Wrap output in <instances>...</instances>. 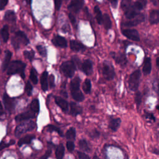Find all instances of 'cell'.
<instances>
[{
    "label": "cell",
    "instance_id": "obj_1",
    "mask_svg": "<svg viewBox=\"0 0 159 159\" xmlns=\"http://www.w3.org/2000/svg\"><path fill=\"white\" fill-rule=\"evenodd\" d=\"M80 80L78 77L73 79L70 82V91L73 98L76 101H83L84 96L80 89Z\"/></svg>",
    "mask_w": 159,
    "mask_h": 159
},
{
    "label": "cell",
    "instance_id": "obj_2",
    "mask_svg": "<svg viewBox=\"0 0 159 159\" xmlns=\"http://www.w3.org/2000/svg\"><path fill=\"white\" fill-rule=\"evenodd\" d=\"M25 64L21 61L15 60L12 61L8 66L7 74L13 75L16 73H19L22 78H25L24 70L25 68Z\"/></svg>",
    "mask_w": 159,
    "mask_h": 159
},
{
    "label": "cell",
    "instance_id": "obj_3",
    "mask_svg": "<svg viewBox=\"0 0 159 159\" xmlns=\"http://www.w3.org/2000/svg\"><path fill=\"white\" fill-rule=\"evenodd\" d=\"M12 44L15 49H18L21 45H27L29 41L25 34L22 31L16 32L14 37L12 38Z\"/></svg>",
    "mask_w": 159,
    "mask_h": 159
},
{
    "label": "cell",
    "instance_id": "obj_4",
    "mask_svg": "<svg viewBox=\"0 0 159 159\" xmlns=\"http://www.w3.org/2000/svg\"><path fill=\"white\" fill-rule=\"evenodd\" d=\"M60 69L63 75L67 78H71L73 76L75 71L76 70V66L73 61H67L63 62Z\"/></svg>",
    "mask_w": 159,
    "mask_h": 159
},
{
    "label": "cell",
    "instance_id": "obj_5",
    "mask_svg": "<svg viewBox=\"0 0 159 159\" xmlns=\"http://www.w3.org/2000/svg\"><path fill=\"white\" fill-rule=\"evenodd\" d=\"M141 72L139 70L134 71L130 76L129 79V87L130 90L135 91L137 90L139 85Z\"/></svg>",
    "mask_w": 159,
    "mask_h": 159
},
{
    "label": "cell",
    "instance_id": "obj_6",
    "mask_svg": "<svg viewBox=\"0 0 159 159\" xmlns=\"http://www.w3.org/2000/svg\"><path fill=\"white\" fill-rule=\"evenodd\" d=\"M35 128V123L33 121H28L23 122L17 126L15 130V135L16 137H19L21 134L27 132L28 131L32 130Z\"/></svg>",
    "mask_w": 159,
    "mask_h": 159
},
{
    "label": "cell",
    "instance_id": "obj_7",
    "mask_svg": "<svg viewBox=\"0 0 159 159\" xmlns=\"http://www.w3.org/2000/svg\"><path fill=\"white\" fill-rule=\"evenodd\" d=\"M102 72L103 76L107 80H112L115 75L114 67L111 63L108 61H106L103 63Z\"/></svg>",
    "mask_w": 159,
    "mask_h": 159
},
{
    "label": "cell",
    "instance_id": "obj_8",
    "mask_svg": "<svg viewBox=\"0 0 159 159\" xmlns=\"http://www.w3.org/2000/svg\"><path fill=\"white\" fill-rule=\"evenodd\" d=\"M122 34L127 39L134 41H139L140 37L139 32L135 29H124L122 31Z\"/></svg>",
    "mask_w": 159,
    "mask_h": 159
},
{
    "label": "cell",
    "instance_id": "obj_9",
    "mask_svg": "<svg viewBox=\"0 0 159 159\" xmlns=\"http://www.w3.org/2000/svg\"><path fill=\"white\" fill-rule=\"evenodd\" d=\"M84 4V1L81 0H75L70 2L68 6V9L73 12L77 13L82 8Z\"/></svg>",
    "mask_w": 159,
    "mask_h": 159
},
{
    "label": "cell",
    "instance_id": "obj_10",
    "mask_svg": "<svg viewBox=\"0 0 159 159\" xmlns=\"http://www.w3.org/2000/svg\"><path fill=\"white\" fill-rule=\"evenodd\" d=\"M3 102L6 109L8 112H12L15 107L14 101L6 93H5L3 96Z\"/></svg>",
    "mask_w": 159,
    "mask_h": 159
},
{
    "label": "cell",
    "instance_id": "obj_11",
    "mask_svg": "<svg viewBox=\"0 0 159 159\" xmlns=\"http://www.w3.org/2000/svg\"><path fill=\"white\" fill-rule=\"evenodd\" d=\"M125 16L128 19H132L135 18L139 15V11H137L134 5L130 4L125 10Z\"/></svg>",
    "mask_w": 159,
    "mask_h": 159
},
{
    "label": "cell",
    "instance_id": "obj_12",
    "mask_svg": "<svg viewBox=\"0 0 159 159\" xmlns=\"http://www.w3.org/2000/svg\"><path fill=\"white\" fill-rule=\"evenodd\" d=\"M144 20H145L144 15L143 14H140L137 16V17L135 18L134 20L126 21L125 22H123L122 24L125 27H132V26H135L138 25L140 22L144 21Z\"/></svg>",
    "mask_w": 159,
    "mask_h": 159
},
{
    "label": "cell",
    "instance_id": "obj_13",
    "mask_svg": "<svg viewBox=\"0 0 159 159\" xmlns=\"http://www.w3.org/2000/svg\"><path fill=\"white\" fill-rule=\"evenodd\" d=\"M81 70L86 75H90L93 73V63L89 59L84 60L81 65Z\"/></svg>",
    "mask_w": 159,
    "mask_h": 159
},
{
    "label": "cell",
    "instance_id": "obj_14",
    "mask_svg": "<svg viewBox=\"0 0 159 159\" xmlns=\"http://www.w3.org/2000/svg\"><path fill=\"white\" fill-rule=\"evenodd\" d=\"M35 114L33 111H27L21 114H18L16 116L15 119L17 122H20L23 120H29L31 118H34L35 117Z\"/></svg>",
    "mask_w": 159,
    "mask_h": 159
},
{
    "label": "cell",
    "instance_id": "obj_15",
    "mask_svg": "<svg viewBox=\"0 0 159 159\" xmlns=\"http://www.w3.org/2000/svg\"><path fill=\"white\" fill-rule=\"evenodd\" d=\"M111 56L113 57V58L114 59L115 61L121 65L122 66H124L126 63H127V59L125 56L121 53H112V55H111Z\"/></svg>",
    "mask_w": 159,
    "mask_h": 159
},
{
    "label": "cell",
    "instance_id": "obj_16",
    "mask_svg": "<svg viewBox=\"0 0 159 159\" xmlns=\"http://www.w3.org/2000/svg\"><path fill=\"white\" fill-rule=\"evenodd\" d=\"M52 43L57 47L65 48L67 46V42L66 40L60 35H55L52 39Z\"/></svg>",
    "mask_w": 159,
    "mask_h": 159
},
{
    "label": "cell",
    "instance_id": "obj_17",
    "mask_svg": "<svg viewBox=\"0 0 159 159\" xmlns=\"http://www.w3.org/2000/svg\"><path fill=\"white\" fill-rule=\"evenodd\" d=\"M56 104L62 109L64 112H67L68 110V102L61 97L56 96L55 98Z\"/></svg>",
    "mask_w": 159,
    "mask_h": 159
},
{
    "label": "cell",
    "instance_id": "obj_18",
    "mask_svg": "<svg viewBox=\"0 0 159 159\" xmlns=\"http://www.w3.org/2000/svg\"><path fill=\"white\" fill-rule=\"evenodd\" d=\"M70 48L75 52H81L85 50V47L83 44L75 40L70 41Z\"/></svg>",
    "mask_w": 159,
    "mask_h": 159
},
{
    "label": "cell",
    "instance_id": "obj_19",
    "mask_svg": "<svg viewBox=\"0 0 159 159\" xmlns=\"http://www.w3.org/2000/svg\"><path fill=\"white\" fill-rule=\"evenodd\" d=\"M70 106V113L72 116H77L78 114H80L83 112L82 107L76 104L75 102H71Z\"/></svg>",
    "mask_w": 159,
    "mask_h": 159
},
{
    "label": "cell",
    "instance_id": "obj_20",
    "mask_svg": "<svg viewBox=\"0 0 159 159\" xmlns=\"http://www.w3.org/2000/svg\"><path fill=\"white\" fill-rule=\"evenodd\" d=\"M149 21L151 24H155L159 22V11L157 10H152L150 12Z\"/></svg>",
    "mask_w": 159,
    "mask_h": 159
},
{
    "label": "cell",
    "instance_id": "obj_21",
    "mask_svg": "<svg viewBox=\"0 0 159 159\" xmlns=\"http://www.w3.org/2000/svg\"><path fill=\"white\" fill-rule=\"evenodd\" d=\"M121 120L119 118H114L110 120L109 124V127L114 132L116 131L120 126Z\"/></svg>",
    "mask_w": 159,
    "mask_h": 159
},
{
    "label": "cell",
    "instance_id": "obj_22",
    "mask_svg": "<svg viewBox=\"0 0 159 159\" xmlns=\"http://www.w3.org/2000/svg\"><path fill=\"white\" fill-rule=\"evenodd\" d=\"M41 87L43 91H46L48 89V73L44 71L40 78Z\"/></svg>",
    "mask_w": 159,
    "mask_h": 159
},
{
    "label": "cell",
    "instance_id": "obj_23",
    "mask_svg": "<svg viewBox=\"0 0 159 159\" xmlns=\"http://www.w3.org/2000/svg\"><path fill=\"white\" fill-rule=\"evenodd\" d=\"M152 70V63L150 58L147 57L145 59V61L143 66V73L145 75H148L150 73Z\"/></svg>",
    "mask_w": 159,
    "mask_h": 159
},
{
    "label": "cell",
    "instance_id": "obj_24",
    "mask_svg": "<svg viewBox=\"0 0 159 159\" xmlns=\"http://www.w3.org/2000/svg\"><path fill=\"white\" fill-rule=\"evenodd\" d=\"M11 56H12L11 52L9 50H6L5 52V57H4V59L2 63V69L4 71L6 70L9 66Z\"/></svg>",
    "mask_w": 159,
    "mask_h": 159
},
{
    "label": "cell",
    "instance_id": "obj_25",
    "mask_svg": "<svg viewBox=\"0 0 159 159\" xmlns=\"http://www.w3.org/2000/svg\"><path fill=\"white\" fill-rule=\"evenodd\" d=\"M35 138V135H27L25 137L19 139L18 142V145L21 146L23 144H29L31 142V141Z\"/></svg>",
    "mask_w": 159,
    "mask_h": 159
},
{
    "label": "cell",
    "instance_id": "obj_26",
    "mask_svg": "<svg viewBox=\"0 0 159 159\" xmlns=\"http://www.w3.org/2000/svg\"><path fill=\"white\" fill-rule=\"evenodd\" d=\"M65 153V147L62 143H60L55 151V156L57 159H63Z\"/></svg>",
    "mask_w": 159,
    "mask_h": 159
},
{
    "label": "cell",
    "instance_id": "obj_27",
    "mask_svg": "<svg viewBox=\"0 0 159 159\" xmlns=\"http://www.w3.org/2000/svg\"><path fill=\"white\" fill-rule=\"evenodd\" d=\"M102 22L104 25V28L106 29V30H109V29L111 28V26H112V23H111V19L109 16V15L106 13L102 15Z\"/></svg>",
    "mask_w": 159,
    "mask_h": 159
},
{
    "label": "cell",
    "instance_id": "obj_28",
    "mask_svg": "<svg viewBox=\"0 0 159 159\" xmlns=\"http://www.w3.org/2000/svg\"><path fill=\"white\" fill-rule=\"evenodd\" d=\"M16 14L12 11H7L4 15V20L9 22H14L16 21Z\"/></svg>",
    "mask_w": 159,
    "mask_h": 159
},
{
    "label": "cell",
    "instance_id": "obj_29",
    "mask_svg": "<svg viewBox=\"0 0 159 159\" xmlns=\"http://www.w3.org/2000/svg\"><path fill=\"white\" fill-rule=\"evenodd\" d=\"M94 12L95 14V17L96 19V20L99 24H102V16L101 11L99 7L98 6H96L94 8Z\"/></svg>",
    "mask_w": 159,
    "mask_h": 159
},
{
    "label": "cell",
    "instance_id": "obj_30",
    "mask_svg": "<svg viewBox=\"0 0 159 159\" xmlns=\"http://www.w3.org/2000/svg\"><path fill=\"white\" fill-rule=\"evenodd\" d=\"M30 108L32 111H33L34 113H38L39 112L40 105H39V100L37 99H34L31 102Z\"/></svg>",
    "mask_w": 159,
    "mask_h": 159
},
{
    "label": "cell",
    "instance_id": "obj_31",
    "mask_svg": "<svg viewBox=\"0 0 159 159\" xmlns=\"http://www.w3.org/2000/svg\"><path fill=\"white\" fill-rule=\"evenodd\" d=\"M2 37L3 39V41L4 42H6L7 40L9 39V27L7 25H5L1 31Z\"/></svg>",
    "mask_w": 159,
    "mask_h": 159
},
{
    "label": "cell",
    "instance_id": "obj_32",
    "mask_svg": "<svg viewBox=\"0 0 159 159\" xmlns=\"http://www.w3.org/2000/svg\"><path fill=\"white\" fill-rule=\"evenodd\" d=\"M76 137V130L73 127L70 128L66 133V137L67 139L70 140V141H71L72 140H75Z\"/></svg>",
    "mask_w": 159,
    "mask_h": 159
},
{
    "label": "cell",
    "instance_id": "obj_33",
    "mask_svg": "<svg viewBox=\"0 0 159 159\" xmlns=\"http://www.w3.org/2000/svg\"><path fill=\"white\" fill-rule=\"evenodd\" d=\"M91 89V81L89 79H86L84 82L83 84V89L85 93L88 94L90 93Z\"/></svg>",
    "mask_w": 159,
    "mask_h": 159
},
{
    "label": "cell",
    "instance_id": "obj_34",
    "mask_svg": "<svg viewBox=\"0 0 159 159\" xmlns=\"http://www.w3.org/2000/svg\"><path fill=\"white\" fill-rule=\"evenodd\" d=\"M78 145H79L80 148L81 150L84 151V152H89V147L88 142L86 140H84V139L80 140L79 141Z\"/></svg>",
    "mask_w": 159,
    "mask_h": 159
},
{
    "label": "cell",
    "instance_id": "obj_35",
    "mask_svg": "<svg viewBox=\"0 0 159 159\" xmlns=\"http://www.w3.org/2000/svg\"><path fill=\"white\" fill-rule=\"evenodd\" d=\"M30 80L32 81V82L36 84L38 82V78H37V73H36V71L34 68H32L31 70H30V76H29Z\"/></svg>",
    "mask_w": 159,
    "mask_h": 159
},
{
    "label": "cell",
    "instance_id": "obj_36",
    "mask_svg": "<svg viewBox=\"0 0 159 159\" xmlns=\"http://www.w3.org/2000/svg\"><path fill=\"white\" fill-rule=\"evenodd\" d=\"M47 130L52 132H57L58 133V134L61 136H63V133L60 130V129L58 127H57L55 125H48L47 127Z\"/></svg>",
    "mask_w": 159,
    "mask_h": 159
},
{
    "label": "cell",
    "instance_id": "obj_37",
    "mask_svg": "<svg viewBox=\"0 0 159 159\" xmlns=\"http://www.w3.org/2000/svg\"><path fill=\"white\" fill-rule=\"evenodd\" d=\"M24 56L25 58L28 59L30 61H32L34 57V52L33 50H25L24 52Z\"/></svg>",
    "mask_w": 159,
    "mask_h": 159
},
{
    "label": "cell",
    "instance_id": "obj_38",
    "mask_svg": "<svg viewBox=\"0 0 159 159\" xmlns=\"http://www.w3.org/2000/svg\"><path fill=\"white\" fill-rule=\"evenodd\" d=\"M37 49L38 52L43 57H46L47 56V50L45 48V47L41 45H39L37 46Z\"/></svg>",
    "mask_w": 159,
    "mask_h": 159
},
{
    "label": "cell",
    "instance_id": "obj_39",
    "mask_svg": "<svg viewBox=\"0 0 159 159\" xmlns=\"http://www.w3.org/2000/svg\"><path fill=\"white\" fill-rule=\"evenodd\" d=\"M135 102H136V105L137 108L139 107V106L140 105L141 102H142V94L140 92L137 91L135 94Z\"/></svg>",
    "mask_w": 159,
    "mask_h": 159
},
{
    "label": "cell",
    "instance_id": "obj_40",
    "mask_svg": "<svg viewBox=\"0 0 159 159\" xmlns=\"http://www.w3.org/2000/svg\"><path fill=\"white\" fill-rule=\"evenodd\" d=\"M25 91L26 92V93L27 94L28 96H30L32 94V84H30V81H28L25 84Z\"/></svg>",
    "mask_w": 159,
    "mask_h": 159
},
{
    "label": "cell",
    "instance_id": "obj_41",
    "mask_svg": "<svg viewBox=\"0 0 159 159\" xmlns=\"http://www.w3.org/2000/svg\"><path fill=\"white\" fill-rule=\"evenodd\" d=\"M15 143L14 140H11L10 142L9 143H6L4 141H2L1 143H0V152L3 150L4 148H6V147H8L9 145H11L12 144H14Z\"/></svg>",
    "mask_w": 159,
    "mask_h": 159
},
{
    "label": "cell",
    "instance_id": "obj_42",
    "mask_svg": "<svg viewBox=\"0 0 159 159\" xmlns=\"http://www.w3.org/2000/svg\"><path fill=\"white\" fill-rule=\"evenodd\" d=\"M134 6L135 7V8L137 10V11H140L143 9L144 4L142 3V1H136L134 3Z\"/></svg>",
    "mask_w": 159,
    "mask_h": 159
},
{
    "label": "cell",
    "instance_id": "obj_43",
    "mask_svg": "<svg viewBox=\"0 0 159 159\" xmlns=\"http://www.w3.org/2000/svg\"><path fill=\"white\" fill-rule=\"evenodd\" d=\"M66 147L70 152H72L75 149V144L73 141H68L66 142Z\"/></svg>",
    "mask_w": 159,
    "mask_h": 159
},
{
    "label": "cell",
    "instance_id": "obj_44",
    "mask_svg": "<svg viewBox=\"0 0 159 159\" xmlns=\"http://www.w3.org/2000/svg\"><path fill=\"white\" fill-rule=\"evenodd\" d=\"M51 153H52V149L50 147H48V150L46 151L45 154H43L39 159H48L50 156Z\"/></svg>",
    "mask_w": 159,
    "mask_h": 159
},
{
    "label": "cell",
    "instance_id": "obj_45",
    "mask_svg": "<svg viewBox=\"0 0 159 159\" xmlns=\"http://www.w3.org/2000/svg\"><path fill=\"white\" fill-rule=\"evenodd\" d=\"M48 83H49L50 88H52L54 87V86H55V78H54V76L53 75H50V76L48 77Z\"/></svg>",
    "mask_w": 159,
    "mask_h": 159
},
{
    "label": "cell",
    "instance_id": "obj_46",
    "mask_svg": "<svg viewBox=\"0 0 159 159\" xmlns=\"http://www.w3.org/2000/svg\"><path fill=\"white\" fill-rule=\"evenodd\" d=\"M77 154H78L79 159H90L89 157L87 154L84 153V152H78Z\"/></svg>",
    "mask_w": 159,
    "mask_h": 159
},
{
    "label": "cell",
    "instance_id": "obj_47",
    "mask_svg": "<svg viewBox=\"0 0 159 159\" xmlns=\"http://www.w3.org/2000/svg\"><path fill=\"white\" fill-rule=\"evenodd\" d=\"M99 134H100L99 132L97 130H94L91 132L89 135L92 138H96V137H98L99 136Z\"/></svg>",
    "mask_w": 159,
    "mask_h": 159
},
{
    "label": "cell",
    "instance_id": "obj_48",
    "mask_svg": "<svg viewBox=\"0 0 159 159\" xmlns=\"http://www.w3.org/2000/svg\"><path fill=\"white\" fill-rule=\"evenodd\" d=\"M8 1L6 0H1L0 1V10H2L7 4Z\"/></svg>",
    "mask_w": 159,
    "mask_h": 159
},
{
    "label": "cell",
    "instance_id": "obj_49",
    "mask_svg": "<svg viewBox=\"0 0 159 159\" xmlns=\"http://www.w3.org/2000/svg\"><path fill=\"white\" fill-rule=\"evenodd\" d=\"M54 3H55V7L56 10L58 11L61 7L62 1H55Z\"/></svg>",
    "mask_w": 159,
    "mask_h": 159
},
{
    "label": "cell",
    "instance_id": "obj_50",
    "mask_svg": "<svg viewBox=\"0 0 159 159\" xmlns=\"http://www.w3.org/2000/svg\"><path fill=\"white\" fill-rule=\"evenodd\" d=\"M68 17H69V19H70V22H71V24H72L73 25H75V23H76V21L75 17L71 13H70V14H69Z\"/></svg>",
    "mask_w": 159,
    "mask_h": 159
},
{
    "label": "cell",
    "instance_id": "obj_51",
    "mask_svg": "<svg viewBox=\"0 0 159 159\" xmlns=\"http://www.w3.org/2000/svg\"><path fill=\"white\" fill-rule=\"evenodd\" d=\"M146 117L150 120H152L153 121H155V118L154 117V116L153 115V114L152 113H146Z\"/></svg>",
    "mask_w": 159,
    "mask_h": 159
},
{
    "label": "cell",
    "instance_id": "obj_52",
    "mask_svg": "<svg viewBox=\"0 0 159 159\" xmlns=\"http://www.w3.org/2000/svg\"><path fill=\"white\" fill-rule=\"evenodd\" d=\"M111 6L114 7V8H116L117 6V1H111Z\"/></svg>",
    "mask_w": 159,
    "mask_h": 159
},
{
    "label": "cell",
    "instance_id": "obj_53",
    "mask_svg": "<svg viewBox=\"0 0 159 159\" xmlns=\"http://www.w3.org/2000/svg\"><path fill=\"white\" fill-rule=\"evenodd\" d=\"M4 114V109H3V107H2V106L1 104V102H0V117L2 116Z\"/></svg>",
    "mask_w": 159,
    "mask_h": 159
},
{
    "label": "cell",
    "instance_id": "obj_54",
    "mask_svg": "<svg viewBox=\"0 0 159 159\" xmlns=\"http://www.w3.org/2000/svg\"><path fill=\"white\" fill-rule=\"evenodd\" d=\"M152 152L155 155H159V150L157 148H154Z\"/></svg>",
    "mask_w": 159,
    "mask_h": 159
},
{
    "label": "cell",
    "instance_id": "obj_55",
    "mask_svg": "<svg viewBox=\"0 0 159 159\" xmlns=\"http://www.w3.org/2000/svg\"><path fill=\"white\" fill-rule=\"evenodd\" d=\"M156 64H157V66H158V68H159V57H158L156 59Z\"/></svg>",
    "mask_w": 159,
    "mask_h": 159
},
{
    "label": "cell",
    "instance_id": "obj_56",
    "mask_svg": "<svg viewBox=\"0 0 159 159\" xmlns=\"http://www.w3.org/2000/svg\"><path fill=\"white\" fill-rule=\"evenodd\" d=\"M93 159H100V158H99L98 156H96V155H94Z\"/></svg>",
    "mask_w": 159,
    "mask_h": 159
},
{
    "label": "cell",
    "instance_id": "obj_57",
    "mask_svg": "<svg viewBox=\"0 0 159 159\" xmlns=\"http://www.w3.org/2000/svg\"><path fill=\"white\" fill-rule=\"evenodd\" d=\"M157 109L158 110V111H159V105H158L157 106Z\"/></svg>",
    "mask_w": 159,
    "mask_h": 159
},
{
    "label": "cell",
    "instance_id": "obj_58",
    "mask_svg": "<svg viewBox=\"0 0 159 159\" xmlns=\"http://www.w3.org/2000/svg\"><path fill=\"white\" fill-rule=\"evenodd\" d=\"M0 52H1V51H0Z\"/></svg>",
    "mask_w": 159,
    "mask_h": 159
}]
</instances>
